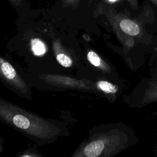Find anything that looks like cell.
Wrapping results in <instances>:
<instances>
[{
  "label": "cell",
  "mask_w": 157,
  "mask_h": 157,
  "mask_svg": "<svg viewBox=\"0 0 157 157\" xmlns=\"http://www.w3.org/2000/svg\"><path fill=\"white\" fill-rule=\"evenodd\" d=\"M0 121L39 145L53 143L67 132L61 122L42 117L1 98Z\"/></svg>",
  "instance_id": "6da1fadb"
},
{
  "label": "cell",
  "mask_w": 157,
  "mask_h": 157,
  "mask_svg": "<svg viewBox=\"0 0 157 157\" xmlns=\"http://www.w3.org/2000/svg\"><path fill=\"white\" fill-rule=\"evenodd\" d=\"M0 81L20 96L31 99V91L27 83L20 77L14 67L0 56Z\"/></svg>",
  "instance_id": "7a4b0ae2"
},
{
  "label": "cell",
  "mask_w": 157,
  "mask_h": 157,
  "mask_svg": "<svg viewBox=\"0 0 157 157\" xmlns=\"http://www.w3.org/2000/svg\"><path fill=\"white\" fill-rule=\"evenodd\" d=\"M121 29L129 36H137L140 33L139 25L134 21L129 19H123L120 22Z\"/></svg>",
  "instance_id": "3957f363"
},
{
  "label": "cell",
  "mask_w": 157,
  "mask_h": 157,
  "mask_svg": "<svg viewBox=\"0 0 157 157\" xmlns=\"http://www.w3.org/2000/svg\"><path fill=\"white\" fill-rule=\"evenodd\" d=\"M31 46L34 54L37 56L44 55L47 51V48L44 43L40 39L37 38L31 39Z\"/></svg>",
  "instance_id": "277c9868"
},
{
  "label": "cell",
  "mask_w": 157,
  "mask_h": 157,
  "mask_svg": "<svg viewBox=\"0 0 157 157\" xmlns=\"http://www.w3.org/2000/svg\"><path fill=\"white\" fill-rule=\"evenodd\" d=\"M87 58L90 63L95 67H100L102 69H106L107 65L105 64V63L102 61L101 58L99 56V55L94 52L92 50L88 52L87 54Z\"/></svg>",
  "instance_id": "5b68a950"
},
{
  "label": "cell",
  "mask_w": 157,
  "mask_h": 157,
  "mask_svg": "<svg viewBox=\"0 0 157 157\" xmlns=\"http://www.w3.org/2000/svg\"><path fill=\"white\" fill-rule=\"evenodd\" d=\"M96 86L98 89L105 93H115L118 90L117 86L107 81L100 80L96 83Z\"/></svg>",
  "instance_id": "8992f818"
},
{
  "label": "cell",
  "mask_w": 157,
  "mask_h": 157,
  "mask_svg": "<svg viewBox=\"0 0 157 157\" xmlns=\"http://www.w3.org/2000/svg\"><path fill=\"white\" fill-rule=\"evenodd\" d=\"M56 58L59 64L65 67H69L72 64V59L63 53H58L56 56Z\"/></svg>",
  "instance_id": "52a82bcc"
},
{
  "label": "cell",
  "mask_w": 157,
  "mask_h": 157,
  "mask_svg": "<svg viewBox=\"0 0 157 157\" xmlns=\"http://www.w3.org/2000/svg\"><path fill=\"white\" fill-rule=\"evenodd\" d=\"M147 98L149 100L157 99V82L153 83L152 87L150 88L147 94Z\"/></svg>",
  "instance_id": "ba28073f"
},
{
  "label": "cell",
  "mask_w": 157,
  "mask_h": 157,
  "mask_svg": "<svg viewBox=\"0 0 157 157\" xmlns=\"http://www.w3.org/2000/svg\"><path fill=\"white\" fill-rule=\"evenodd\" d=\"M110 2H114V1H116L117 0H109Z\"/></svg>",
  "instance_id": "9c48e42d"
},
{
  "label": "cell",
  "mask_w": 157,
  "mask_h": 157,
  "mask_svg": "<svg viewBox=\"0 0 157 157\" xmlns=\"http://www.w3.org/2000/svg\"><path fill=\"white\" fill-rule=\"evenodd\" d=\"M154 1H155V0H154Z\"/></svg>",
  "instance_id": "30bf717a"
}]
</instances>
